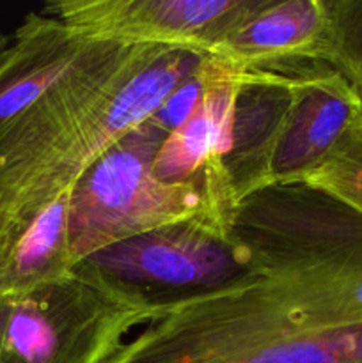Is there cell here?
Wrapping results in <instances>:
<instances>
[{"label":"cell","mask_w":362,"mask_h":363,"mask_svg":"<svg viewBox=\"0 0 362 363\" xmlns=\"http://www.w3.org/2000/svg\"><path fill=\"white\" fill-rule=\"evenodd\" d=\"M243 272L151 305L106 363H362V213L304 183L245 197Z\"/></svg>","instance_id":"6da1fadb"},{"label":"cell","mask_w":362,"mask_h":363,"mask_svg":"<svg viewBox=\"0 0 362 363\" xmlns=\"http://www.w3.org/2000/svg\"><path fill=\"white\" fill-rule=\"evenodd\" d=\"M190 50L110 43L0 126V273L46 209L201 66Z\"/></svg>","instance_id":"7a4b0ae2"},{"label":"cell","mask_w":362,"mask_h":363,"mask_svg":"<svg viewBox=\"0 0 362 363\" xmlns=\"http://www.w3.org/2000/svg\"><path fill=\"white\" fill-rule=\"evenodd\" d=\"M167 135L149 117L110 145L75 184L67 202L73 266L158 227L197 216L234 222L238 204L216 181L156 179L153 162Z\"/></svg>","instance_id":"3957f363"},{"label":"cell","mask_w":362,"mask_h":363,"mask_svg":"<svg viewBox=\"0 0 362 363\" xmlns=\"http://www.w3.org/2000/svg\"><path fill=\"white\" fill-rule=\"evenodd\" d=\"M151 303L85 264L7 298L4 363H106L149 318Z\"/></svg>","instance_id":"277c9868"},{"label":"cell","mask_w":362,"mask_h":363,"mask_svg":"<svg viewBox=\"0 0 362 363\" xmlns=\"http://www.w3.org/2000/svg\"><path fill=\"white\" fill-rule=\"evenodd\" d=\"M151 305L213 289L243 272L245 248L226 223L197 216L119 241L82 261Z\"/></svg>","instance_id":"5b68a950"},{"label":"cell","mask_w":362,"mask_h":363,"mask_svg":"<svg viewBox=\"0 0 362 363\" xmlns=\"http://www.w3.org/2000/svg\"><path fill=\"white\" fill-rule=\"evenodd\" d=\"M266 0H50L41 13L78 34L212 55Z\"/></svg>","instance_id":"8992f818"},{"label":"cell","mask_w":362,"mask_h":363,"mask_svg":"<svg viewBox=\"0 0 362 363\" xmlns=\"http://www.w3.org/2000/svg\"><path fill=\"white\" fill-rule=\"evenodd\" d=\"M293 98L268 170V186L302 183L344 133L362 119V98L325 62L287 69Z\"/></svg>","instance_id":"52a82bcc"},{"label":"cell","mask_w":362,"mask_h":363,"mask_svg":"<svg viewBox=\"0 0 362 363\" xmlns=\"http://www.w3.org/2000/svg\"><path fill=\"white\" fill-rule=\"evenodd\" d=\"M110 43L85 38L41 11L28 13L0 55V126L92 62Z\"/></svg>","instance_id":"ba28073f"},{"label":"cell","mask_w":362,"mask_h":363,"mask_svg":"<svg viewBox=\"0 0 362 363\" xmlns=\"http://www.w3.org/2000/svg\"><path fill=\"white\" fill-rule=\"evenodd\" d=\"M325 0H266L208 57L234 71L283 73L325 62Z\"/></svg>","instance_id":"9c48e42d"},{"label":"cell","mask_w":362,"mask_h":363,"mask_svg":"<svg viewBox=\"0 0 362 363\" xmlns=\"http://www.w3.org/2000/svg\"><path fill=\"white\" fill-rule=\"evenodd\" d=\"M293 98V77L277 71H241L229 144L220 162L231 195L240 204L268 188V170Z\"/></svg>","instance_id":"30bf717a"},{"label":"cell","mask_w":362,"mask_h":363,"mask_svg":"<svg viewBox=\"0 0 362 363\" xmlns=\"http://www.w3.org/2000/svg\"><path fill=\"white\" fill-rule=\"evenodd\" d=\"M206 69L208 84L204 94L185 123L167 135L153 162V174L163 183H188L201 177H213L229 190L220 162L229 144L241 71L231 69L208 55Z\"/></svg>","instance_id":"8fae6325"},{"label":"cell","mask_w":362,"mask_h":363,"mask_svg":"<svg viewBox=\"0 0 362 363\" xmlns=\"http://www.w3.org/2000/svg\"><path fill=\"white\" fill-rule=\"evenodd\" d=\"M302 183L362 213V119L341 137L327 158Z\"/></svg>","instance_id":"7c38bea8"},{"label":"cell","mask_w":362,"mask_h":363,"mask_svg":"<svg viewBox=\"0 0 362 363\" xmlns=\"http://www.w3.org/2000/svg\"><path fill=\"white\" fill-rule=\"evenodd\" d=\"M325 64L343 74L362 98V0H325Z\"/></svg>","instance_id":"4fadbf2b"},{"label":"cell","mask_w":362,"mask_h":363,"mask_svg":"<svg viewBox=\"0 0 362 363\" xmlns=\"http://www.w3.org/2000/svg\"><path fill=\"white\" fill-rule=\"evenodd\" d=\"M206 84H208V69H206L204 55L201 66H199L194 73L188 74V77L185 78L169 96H167V99L160 105V108L153 113V123H156L160 128H163L167 133H170V131L176 130L177 126H181V124L185 123V119L194 112L199 99L204 94Z\"/></svg>","instance_id":"5bb4252c"},{"label":"cell","mask_w":362,"mask_h":363,"mask_svg":"<svg viewBox=\"0 0 362 363\" xmlns=\"http://www.w3.org/2000/svg\"><path fill=\"white\" fill-rule=\"evenodd\" d=\"M7 314V298L0 296V340H2V330H4V321H6ZM0 363L2 362V357H0Z\"/></svg>","instance_id":"9a60e30c"},{"label":"cell","mask_w":362,"mask_h":363,"mask_svg":"<svg viewBox=\"0 0 362 363\" xmlns=\"http://www.w3.org/2000/svg\"><path fill=\"white\" fill-rule=\"evenodd\" d=\"M9 39H11V38H7V35L4 34L2 30H0V55H2L4 50L7 48V45H9Z\"/></svg>","instance_id":"2e32d148"}]
</instances>
